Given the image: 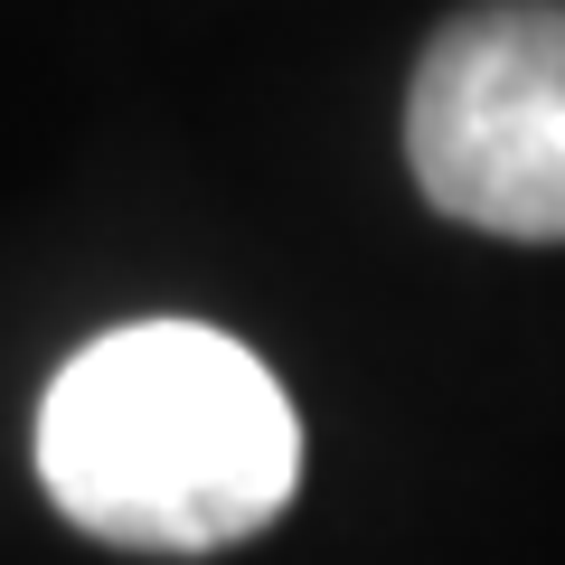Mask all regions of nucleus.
I'll list each match as a JSON object with an SVG mask.
<instances>
[{"instance_id":"nucleus-1","label":"nucleus","mask_w":565,"mask_h":565,"mask_svg":"<svg viewBox=\"0 0 565 565\" xmlns=\"http://www.w3.org/2000/svg\"><path fill=\"white\" fill-rule=\"evenodd\" d=\"M39 481L66 527L132 556L236 546L292 500L302 424L274 367L199 321H132L57 367L39 405Z\"/></svg>"},{"instance_id":"nucleus-2","label":"nucleus","mask_w":565,"mask_h":565,"mask_svg":"<svg viewBox=\"0 0 565 565\" xmlns=\"http://www.w3.org/2000/svg\"><path fill=\"white\" fill-rule=\"evenodd\" d=\"M405 161L444 217L565 245V0H490L424 47Z\"/></svg>"}]
</instances>
